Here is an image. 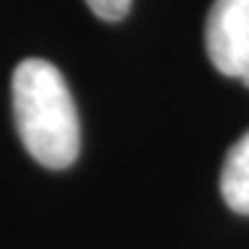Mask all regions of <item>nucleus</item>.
Returning <instances> with one entry per match:
<instances>
[{"instance_id":"f257e3e1","label":"nucleus","mask_w":249,"mask_h":249,"mask_svg":"<svg viewBox=\"0 0 249 249\" xmlns=\"http://www.w3.org/2000/svg\"><path fill=\"white\" fill-rule=\"evenodd\" d=\"M12 114L21 144L45 168H69L81 150L78 111L63 72L42 57H27L12 72Z\"/></svg>"},{"instance_id":"f03ea898","label":"nucleus","mask_w":249,"mask_h":249,"mask_svg":"<svg viewBox=\"0 0 249 249\" xmlns=\"http://www.w3.org/2000/svg\"><path fill=\"white\" fill-rule=\"evenodd\" d=\"M204 48L216 72L228 78L249 75V0H213Z\"/></svg>"},{"instance_id":"7ed1b4c3","label":"nucleus","mask_w":249,"mask_h":249,"mask_svg":"<svg viewBox=\"0 0 249 249\" xmlns=\"http://www.w3.org/2000/svg\"><path fill=\"white\" fill-rule=\"evenodd\" d=\"M219 192L234 213L249 216V132L240 135L225 153L222 174H219Z\"/></svg>"},{"instance_id":"20e7f679","label":"nucleus","mask_w":249,"mask_h":249,"mask_svg":"<svg viewBox=\"0 0 249 249\" xmlns=\"http://www.w3.org/2000/svg\"><path fill=\"white\" fill-rule=\"evenodd\" d=\"M84 3L102 21H123L129 6H132V0H84Z\"/></svg>"},{"instance_id":"39448f33","label":"nucleus","mask_w":249,"mask_h":249,"mask_svg":"<svg viewBox=\"0 0 249 249\" xmlns=\"http://www.w3.org/2000/svg\"><path fill=\"white\" fill-rule=\"evenodd\" d=\"M240 81H243V87H249V75H243V78H240Z\"/></svg>"}]
</instances>
